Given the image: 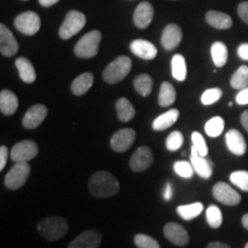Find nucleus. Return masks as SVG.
Listing matches in <instances>:
<instances>
[{"label": "nucleus", "mask_w": 248, "mask_h": 248, "mask_svg": "<svg viewBox=\"0 0 248 248\" xmlns=\"http://www.w3.org/2000/svg\"><path fill=\"white\" fill-rule=\"evenodd\" d=\"M89 191L94 198L107 199L117 194L120 183L114 175L108 171L94 172L89 179Z\"/></svg>", "instance_id": "nucleus-1"}, {"label": "nucleus", "mask_w": 248, "mask_h": 248, "mask_svg": "<svg viewBox=\"0 0 248 248\" xmlns=\"http://www.w3.org/2000/svg\"><path fill=\"white\" fill-rule=\"evenodd\" d=\"M68 222L61 216H48L42 219L37 225V230L46 240L57 241L67 234Z\"/></svg>", "instance_id": "nucleus-2"}, {"label": "nucleus", "mask_w": 248, "mask_h": 248, "mask_svg": "<svg viewBox=\"0 0 248 248\" xmlns=\"http://www.w3.org/2000/svg\"><path fill=\"white\" fill-rule=\"evenodd\" d=\"M132 67L131 59L128 57H119L115 60L111 61L108 66L105 68L102 73V78L108 84H116L128 76Z\"/></svg>", "instance_id": "nucleus-3"}, {"label": "nucleus", "mask_w": 248, "mask_h": 248, "mask_svg": "<svg viewBox=\"0 0 248 248\" xmlns=\"http://www.w3.org/2000/svg\"><path fill=\"white\" fill-rule=\"evenodd\" d=\"M101 37V32L99 30H92L83 36L74 48L76 57L80 59H91L95 57L99 52Z\"/></svg>", "instance_id": "nucleus-4"}, {"label": "nucleus", "mask_w": 248, "mask_h": 248, "mask_svg": "<svg viewBox=\"0 0 248 248\" xmlns=\"http://www.w3.org/2000/svg\"><path fill=\"white\" fill-rule=\"evenodd\" d=\"M31 172V167L28 162H15L11 170L6 173L4 184L8 190L16 191L26 184Z\"/></svg>", "instance_id": "nucleus-5"}, {"label": "nucleus", "mask_w": 248, "mask_h": 248, "mask_svg": "<svg viewBox=\"0 0 248 248\" xmlns=\"http://www.w3.org/2000/svg\"><path fill=\"white\" fill-rule=\"evenodd\" d=\"M86 23V17L78 11H70L66 15V18L62 22L59 29V36L62 39H69L83 29Z\"/></svg>", "instance_id": "nucleus-6"}, {"label": "nucleus", "mask_w": 248, "mask_h": 248, "mask_svg": "<svg viewBox=\"0 0 248 248\" xmlns=\"http://www.w3.org/2000/svg\"><path fill=\"white\" fill-rule=\"evenodd\" d=\"M39 152V147L33 140H22L15 144L11 150V159L13 162H29L35 159Z\"/></svg>", "instance_id": "nucleus-7"}, {"label": "nucleus", "mask_w": 248, "mask_h": 248, "mask_svg": "<svg viewBox=\"0 0 248 248\" xmlns=\"http://www.w3.org/2000/svg\"><path fill=\"white\" fill-rule=\"evenodd\" d=\"M14 26L23 35L33 36L40 29V17L35 12H24L17 15L14 20Z\"/></svg>", "instance_id": "nucleus-8"}, {"label": "nucleus", "mask_w": 248, "mask_h": 248, "mask_svg": "<svg viewBox=\"0 0 248 248\" xmlns=\"http://www.w3.org/2000/svg\"><path fill=\"white\" fill-rule=\"evenodd\" d=\"M213 197L218 202L226 204V206H237L241 201V195L232 186L224 182H219L214 185Z\"/></svg>", "instance_id": "nucleus-9"}, {"label": "nucleus", "mask_w": 248, "mask_h": 248, "mask_svg": "<svg viewBox=\"0 0 248 248\" xmlns=\"http://www.w3.org/2000/svg\"><path fill=\"white\" fill-rule=\"evenodd\" d=\"M136 140V131L133 129H120L111 136L110 147L116 153H123L132 146Z\"/></svg>", "instance_id": "nucleus-10"}, {"label": "nucleus", "mask_w": 248, "mask_h": 248, "mask_svg": "<svg viewBox=\"0 0 248 248\" xmlns=\"http://www.w3.org/2000/svg\"><path fill=\"white\" fill-rule=\"evenodd\" d=\"M164 237L176 246L183 247L190 243V234L184 226L176 222H169L163 228Z\"/></svg>", "instance_id": "nucleus-11"}, {"label": "nucleus", "mask_w": 248, "mask_h": 248, "mask_svg": "<svg viewBox=\"0 0 248 248\" xmlns=\"http://www.w3.org/2000/svg\"><path fill=\"white\" fill-rule=\"evenodd\" d=\"M153 163V153L147 146H140L136 150L130 159V168L135 172H144Z\"/></svg>", "instance_id": "nucleus-12"}, {"label": "nucleus", "mask_w": 248, "mask_h": 248, "mask_svg": "<svg viewBox=\"0 0 248 248\" xmlns=\"http://www.w3.org/2000/svg\"><path fill=\"white\" fill-rule=\"evenodd\" d=\"M48 114V109L45 105L37 104L31 106L27 113L24 114L22 119V125L28 130H32L38 128V126L44 122L46 116Z\"/></svg>", "instance_id": "nucleus-13"}, {"label": "nucleus", "mask_w": 248, "mask_h": 248, "mask_svg": "<svg viewBox=\"0 0 248 248\" xmlns=\"http://www.w3.org/2000/svg\"><path fill=\"white\" fill-rule=\"evenodd\" d=\"M190 161L193 166L194 171L203 179H209L213 175V168L214 164L209 159H207L206 156H202L198 153V151L192 146L191 148V156Z\"/></svg>", "instance_id": "nucleus-14"}, {"label": "nucleus", "mask_w": 248, "mask_h": 248, "mask_svg": "<svg viewBox=\"0 0 248 248\" xmlns=\"http://www.w3.org/2000/svg\"><path fill=\"white\" fill-rule=\"evenodd\" d=\"M101 244V233L98 230H88L77 235L68 248H98Z\"/></svg>", "instance_id": "nucleus-15"}, {"label": "nucleus", "mask_w": 248, "mask_h": 248, "mask_svg": "<svg viewBox=\"0 0 248 248\" xmlns=\"http://www.w3.org/2000/svg\"><path fill=\"white\" fill-rule=\"evenodd\" d=\"M18 51V44L12 31L5 24H0V52L4 57H14Z\"/></svg>", "instance_id": "nucleus-16"}, {"label": "nucleus", "mask_w": 248, "mask_h": 248, "mask_svg": "<svg viewBox=\"0 0 248 248\" xmlns=\"http://www.w3.org/2000/svg\"><path fill=\"white\" fill-rule=\"evenodd\" d=\"M225 145L228 150L237 156H243L247 151L246 140L237 129H231L225 133Z\"/></svg>", "instance_id": "nucleus-17"}, {"label": "nucleus", "mask_w": 248, "mask_h": 248, "mask_svg": "<svg viewBox=\"0 0 248 248\" xmlns=\"http://www.w3.org/2000/svg\"><path fill=\"white\" fill-rule=\"evenodd\" d=\"M183 32L179 26L175 23H170L164 28L162 36H161V44L166 51H172L181 44Z\"/></svg>", "instance_id": "nucleus-18"}, {"label": "nucleus", "mask_w": 248, "mask_h": 248, "mask_svg": "<svg viewBox=\"0 0 248 248\" xmlns=\"http://www.w3.org/2000/svg\"><path fill=\"white\" fill-rule=\"evenodd\" d=\"M154 17V8L148 1H142L133 13V23L139 29H146Z\"/></svg>", "instance_id": "nucleus-19"}, {"label": "nucleus", "mask_w": 248, "mask_h": 248, "mask_svg": "<svg viewBox=\"0 0 248 248\" xmlns=\"http://www.w3.org/2000/svg\"><path fill=\"white\" fill-rule=\"evenodd\" d=\"M130 49L136 57L144 60H153L157 55V48L151 42L145 39H136L130 44Z\"/></svg>", "instance_id": "nucleus-20"}, {"label": "nucleus", "mask_w": 248, "mask_h": 248, "mask_svg": "<svg viewBox=\"0 0 248 248\" xmlns=\"http://www.w3.org/2000/svg\"><path fill=\"white\" fill-rule=\"evenodd\" d=\"M18 108V99L14 92L2 90L0 92V110L5 116L13 115Z\"/></svg>", "instance_id": "nucleus-21"}, {"label": "nucleus", "mask_w": 248, "mask_h": 248, "mask_svg": "<svg viewBox=\"0 0 248 248\" xmlns=\"http://www.w3.org/2000/svg\"><path fill=\"white\" fill-rule=\"evenodd\" d=\"M179 117V110L173 108V109H170L166 113H163L162 115L157 116L156 119L153 121V124H152V128H153L154 131H163V130L169 129L170 126H172L173 124L177 122Z\"/></svg>", "instance_id": "nucleus-22"}, {"label": "nucleus", "mask_w": 248, "mask_h": 248, "mask_svg": "<svg viewBox=\"0 0 248 248\" xmlns=\"http://www.w3.org/2000/svg\"><path fill=\"white\" fill-rule=\"evenodd\" d=\"M15 67L18 71V75H20V78L23 80L24 83H28V84H31L36 80V71L35 68H33V64L28 60L27 58H17L16 61H15Z\"/></svg>", "instance_id": "nucleus-23"}, {"label": "nucleus", "mask_w": 248, "mask_h": 248, "mask_svg": "<svg viewBox=\"0 0 248 248\" xmlns=\"http://www.w3.org/2000/svg\"><path fill=\"white\" fill-rule=\"evenodd\" d=\"M93 80H94L93 74L91 73L80 74V75L78 77H76V78L73 80V83H71L70 89H71V92H73V94L75 95L85 94V93L92 88Z\"/></svg>", "instance_id": "nucleus-24"}, {"label": "nucleus", "mask_w": 248, "mask_h": 248, "mask_svg": "<svg viewBox=\"0 0 248 248\" xmlns=\"http://www.w3.org/2000/svg\"><path fill=\"white\" fill-rule=\"evenodd\" d=\"M206 21L210 27L216 29H229L232 27V18L230 15L218 11H209L206 14Z\"/></svg>", "instance_id": "nucleus-25"}, {"label": "nucleus", "mask_w": 248, "mask_h": 248, "mask_svg": "<svg viewBox=\"0 0 248 248\" xmlns=\"http://www.w3.org/2000/svg\"><path fill=\"white\" fill-rule=\"evenodd\" d=\"M116 111L117 119L121 122H129L136 116V109L133 105L126 98H120L116 101Z\"/></svg>", "instance_id": "nucleus-26"}, {"label": "nucleus", "mask_w": 248, "mask_h": 248, "mask_svg": "<svg viewBox=\"0 0 248 248\" xmlns=\"http://www.w3.org/2000/svg\"><path fill=\"white\" fill-rule=\"evenodd\" d=\"M210 53H212L214 64H215L217 68H222L225 66V63L228 62L229 51L224 43L222 42L214 43L212 45V48H210Z\"/></svg>", "instance_id": "nucleus-27"}, {"label": "nucleus", "mask_w": 248, "mask_h": 248, "mask_svg": "<svg viewBox=\"0 0 248 248\" xmlns=\"http://www.w3.org/2000/svg\"><path fill=\"white\" fill-rule=\"evenodd\" d=\"M171 74L172 77L178 82H184L187 75L185 58L182 54H175L171 59Z\"/></svg>", "instance_id": "nucleus-28"}, {"label": "nucleus", "mask_w": 248, "mask_h": 248, "mask_svg": "<svg viewBox=\"0 0 248 248\" xmlns=\"http://www.w3.org/2000/svg\"><path fill=\"white\" fill-rule=\"evenodd\" d=\"M203 212V204L201 202H193L190 204H183L177 207V214L185 221H192Z\"/></svg>", "instance_id": "nucleus-29"}, {"label": "nucleus", "mask_w": 248, "mask_h": 248, "mask_svg": "<svg viewBox=\"0 0 248 248\" xmlns=\"http://www.w3.org/2000/svg\"><path fill=\"white\" fill-rule=\"evenodd\" d=\"M176 100V90L169 82L161 84L159 93V105L161 107H169Z\"/></svg>", "instance_id": "nucleus-30"}, {"label": "nucleus", "mask_w": 248, "mask_h": 248, "mask_svg": "<svg viewBox=\"0 0 248 248\" xmlns=\"http://www.w3.org/2000/svg\"><path fill=\"white\" fill-rule=\"evenodd\" d=\"M133 86H135V90L138 94L142 95V97H147L151 94L152 89H153V80L147 74H140L133 80Z\"/></svg>", "instance_id": "nucleus-31"}, {"label": "nucleus", "mask_w": 248, "mask_h": 248, "mask_svg": "<svg viewBox=\"0 0 248 248\" xmlns=\"http://www.w3.org/2000/svg\"><path fill=\"white\" fill-rule=\"evenodd\" d=\"M230 84L235 90L248 88V66H240L230 79Z\"/></svg>", "instance_id": "nucleus-32"}, {"label": "nucleus", "mask_w": 248, "mask_h": 248, "mask_svg": "<svg viewBox=\"0 0 248 248\" xmlns=\"http://www.w3.org/2000/svg\"><path fill=\"white\" fill-rule=\"evenodd\" d=\"M224 120L221 116H215L204 124V131L212 138H216L224 131Z\"/></svg>", "instance_id": "nucleus-33"}, {"label": "nucleus", "mask_w": 248, "mask_h": 248, "mask_svg": "<svg viewBox=\"0 0 248 248\" xmlns=\"http://www.w3.org/2000/svg\"><path fill=\"white\" fill-rule=\"evenodd\" d=\"M206 221L213 229H218L223 223V215L221 209L216 204H210L206 210Z\"/></svg>", "instance_id": "nucleus-34"}, {"label": "nucleus", "mask_w": 248, "mask_h": 248, "mask_svg": "<svg viewBox=\"0 0 248 248\" xmlns=\"http://www.w3.org/2000/svg\"><path fill=\"white\" fill-rule=\"evenodd\" d=\"M173 170H175V172L177 173L179 177L185 179H191L193 177V173L195 172L191 161L190 162L188 161H176L173 163Z\"/></svg>", "instance_id": "nucleus-35"}, {"label": "nucleus", "mask_w": 248, "mask_h": 248, "mask_svg": "<svg viewBox=\"0 0 248 248\" xmlns=\"http://www.w3.org/2000/svg\"><path fill=\"white\" fill-rule=\"evenodd\" d=\"M230 182L241 191L248 192V171L237 170L230 175Z\"/></svg>", "instance_id": "nucleus-36"}, {"label": "nucleus", "mask_w": 248, "mask_h": 248, "mask_svg": "<svg viewBox=\"0 0 248 248\" xmlns=\"http://www.w3.org/2000/svg\"><path fill=\"white\" fill-rule=\"evenodd\" d=\"M183 144H184V137H183L182 132L178 131V130L172 131L168 136V137H167L166 147H167V150L170 152L178 151L179 148L183 146Z\"/></svg>", "instance_id": "nucleus-37"}, {"label": "nucleus", "mask_w": 248, "mask_h": 248, "mask_svg": "<svg viewBox=\"0 0 248 248\" xmlns=\"http://www.w3.org/2000/svg\"><path fill=\"white\" fill-rule=\"evenodd\" d=\"M135 245L138 248H161L160 244L157 243V240H155L154 238H152L151 235L139 233L135 235Z\"/></svg>", "instance_id": "nucleus-38"}, {"label": "nucleus", "mask_w": 248, "mask_h": 248, "mask_svg": "<svg viewBox=\"0 0 248 248\" xmlns=\"http://www.w3.org/2000/svg\"><path fill=\"white\" fill-rule=\"evenodd\" d=\"M191 139H192V146H193L195 150L198 151V153L200 155H202V156H207L208 155V146H207L206 144V140H204L203 136L201 135L200 132L198 131H194L192 133L191 136Z\"/></svg>", "instance_id": "nucleus-39"}, {"label": "nucleus", "mask_w": 248, "mask_h": 248, "mask_svg": "<svg viewBox=\"0 0 248 248\" xmlns=\"http://www.w3.org/2000/svg\"><path fill=\"white\" fill-rule=\"evenodd\" d=\"M223 94L222 90L219 88H213L206 90L201 95V102L204 105V106H209V105L215 104L221 99Z\"/></svg>", "instance_id": "nucleus-40"}, {"label": "nucleus", "mask_w": 248, "mask_h": 248, "mask_svg": "<svg viewBox=\"0 0 248 248\" xmlns=\"http://www.w3.org/2000/svg\"><path fill=\"white\" fill-rule=\"evenodd\" d=\"M238 15L245 23L248 24V1H243L238 5Z\"/></svg>", "instance_id": "nucleus-41"}, {"label": "nucleus", "mask_w": 248, "mask_h": 248, "mask_svg": "<svg viewBox=\"0 0 248 248\" xmlns=\"http://www.w3.org/2000/svg\"><path fill=\"white\" fill-rule=\"evenodd\" d=\"M235 101H237V104L240 105V106L248 105V88L240 90L239 93L237 94V97H235Z\"/></svg>", "instance_id": "nucleus-42"}, {"label": "nucleus", "mask_w": 248, "mask_h": 248, "mask_svg": "<svg viewBox=\"0 0 248 248\" xmlns=\"http://www.w3.org/2000/svg\"><path fill=\"white\" fill-rule=\"evenodd\" d=\"M7 159H8V148L2 145V146L0 147V171L4 170L6 163H7Z\"/></svg>", "instance_id": "nucleus-43"}, {"label": "nucleus", "mask_w": 248, "mask_h": 248, "mask_svg": "<svg viewBox=\"0 0 248 248\" xmlns=\"http://www.w3.org/2000/svg\"><path fill=\"white\" fill-rule=\"evenodd\" d=\"M237 54L241 60L248 61V43H244V44L239 45L237 49Z\"/></svg>", "instance_id": "nucleus-44"}, {"label": "nucleus", "mask_w": 248, "mask_h": 248, "mask_svg": "<svg viewBox=\"0 0 248 248\" xmlns=\"http://www.w3.org/2000/svg\"><path fill=\"white\" fill-rule=\"evenodd\" d=\"M163 198H164V200H167V201L171 200V198H172V187H171V184H170V183H167L166 188H164Z\"/></svg>", "instance_id": "nucleus-45"}, {"label": "nucleus", "mask_w": 248, "mask_h": 248, "mask_svg": "<svg viewBox=\"0 0 248 248\" xmlns=\"http://www.w3.org/2000/svg\"><path fill=\"white\" fill-rule=\"evenodd\" d=\"M207 248H231V246L225 243H221V241H212L207 245Z\"/></svg>", "instance_id": "nucleus-46"}, {"label": "nucleus", "mask_w": 248, "mask_h": 248, "mask_svg": "<svg viewBox=\"0 0 248 248\" xmlns=\"http://www.w3.org/2000/svg\"><path fill=\"white\" fill-rule=\"evenodd\" d=\"M240 122H241V125L244 126V129L246 130L248 132V109L245 110L243 114H241L240 116Z\"/></svg>", "instance_id": "nucleus-47"}, {"label": "nucleus", "mask_w": 248, "mask_h": 248, "mask_svg": "<svg viewBox=\"0 0 248 248\" xmlns=\"http://www.w3.org/2000/svg\"><path fill=\"white\" fill-rule=\"evenodd\" d=\"M38 1L43 7H51V6L57 4L59 0H38Z\"/></svg>", "instance_id": "nucleus-48"}, {"label": "nucleus", "mask_w": 248, "mask_h": 248, "mask_svg": "<svg viewBox=\"0 0 248 248\" xmlns=\"http://www.w3.org/2000/svg\"><path fill=\"white\" fill-rule=\"evenodd\" d=\"M241 224H243V226L246 230H248V213L245 214L243 218H241Z\"/></svg>", "instance_id": "nucleus-49"}, {"label": "nucleus", "mask_w": 248, "mask_h": 248, "mask_svg": "<svg viewBox=\"0 0 248 248\" xmlns=\"http://www.w3.org/2000/svg\"><path fill=\"white\" fill-rule=\"evenodd\" d=\"M245 248H248V243L246 244V246H245Z\"/></svg>", "instance_id": "nucleus-50"}, {"label": "nucleus", "mask_w": 248, "mask_h": 248, "mask_svg": "<svg viewBox=\"0 0 248 248\" xmlns=\"http://www.w3.org/2000/svg\"><path fill=\"white\" fill-rule=\"evenodd\" d=\"M23 1H27V0H23Z\"/></svg>", "instance_id": "nucleus-51"}]
</instances>
